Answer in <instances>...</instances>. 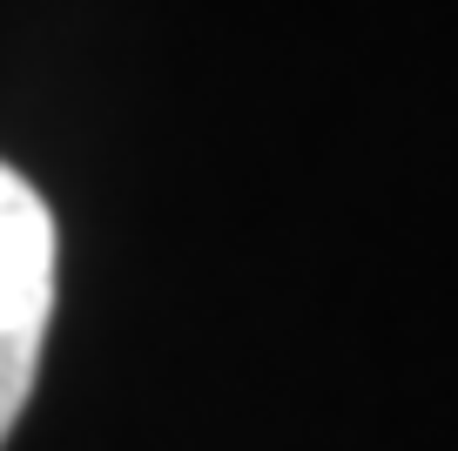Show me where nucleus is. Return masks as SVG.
Wrapping results in <instances>:
<instances>
[{
  "label": "nucleus",
  "mask_w": 458,
  "mask_h": 451,
  "mask_svg": "<svg viewBox=\"0 0 458 451\" xmlns=\"http://www.w3.org/2000/svg\"><path fill=\"white\" fill-rule=\"evenodd\" d=\"M47 317H55V216L0 162V445L34 391Z\"/></svg>",
  "instance_id": "1"
}]
</instances>
